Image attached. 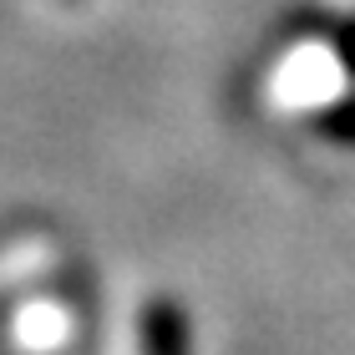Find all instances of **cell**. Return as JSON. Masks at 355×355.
I'll return each mask as SVG.
<instances>
[{
  "label": "cell",
  "instance_id": "obj_1",
  "mask_svg": "<svg viewBox=\"0 0 355 355\" xmlns=\"http://www.w3.org/2000/svg\"><path fill=\"white\" fill-rule=\"evenodd\" d=\"M137 350L142 355H193V320L178 300L157 295L137 315Z\"/></svg>",
  "mask_w": 355,
  "mask_h": 355
}]
</instances>
